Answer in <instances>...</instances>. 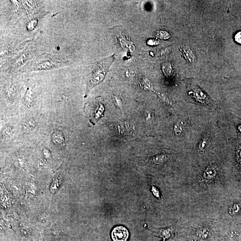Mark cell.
<instances>
[{
    "mask_svg": "<svg viewBox=\"0 0 241 241\" xmlns=\"http://www.w3.org/2000/svg\"><path fill=\"white\" fill-rule=\"evenodd\" d=\"M167 159V157L165 155L161 154L154 158L153 161L155 164H160L165 162Z\"/></svg>",
    "mask_w": 241,
    "mask_h": 241,
    "instance_id": "cell-15",
    "label": "cell"
},
{
    "mask_svg": "<svg viewBox=\"0 0 241 241\" xmlns=\"http://www.w3.org/2000/svg\"><path fill=\"white\" fill-rule=\"evenodd\" d=\"M23 126L26 130H30L35 127V123L31 119H27L25 122Z\"/></svg>",
    "mask_w": 241,
    "mask_h": 241,
    "instance_id": "cell-14",
    "label": "cell"
},
{
    "mask_svg": "<svg viewBox=\"0 0 241 241\" xmlns=\"http://www.w3.org/2000/svg\"><path fill=\"white\" fill-rule=\"evenodd\" d=\"M53 143L58 146H63L64 145L65 140L63 133L60 131L55 132L52 136Z\"/></svg>",
    "mask_w": 241,
    "mask_h": 241,
    "instance_id": "cell-7",
    "label": "cell"
},
{
    "mask_svg": "<svg viewBox=\"0 0 241 241\" xmlns=\"http://www.w3.org/2000/svg\"><path fill=\"white\" fill-rule=\"evenodd\" d=\"M184 124L182 123V121L176 123L174 126L175 133V135H177V136L181 135L184 131Z\"/></svg>",
    "mask_w": 241,
    "mask_h": 241,
    "instance_id": "cell-11",
    "label": "cell"
},
{
    "mask_svg": "<svg viewBox=\"0 0 241 241\" xmlns=\"http://www.w3.org/2000/svg\"><path fill=\"white\" fill-rule=\"evenodd\" d=\"M115 59L114 55L101 59L92 66L87 77L85 97L92 89L102 82Z\"/></svg>",
    "mask_w": 241,
    "mask_h": 241,
    "instance_id": "cell-2",
    "label": "cell"
},
{
    "mask_svg": "<svg viewBox=\"0 0 241 241\" xmlns=\"http://www.w3.org/2000/svg\"><path fill=\"white\" fill-rule=\"evenodd\" d=\"M34 95L31 89L28 88L24 97V103L27 107H30L34 102Z\"/></svg>",
    "mask_w": 241,
    "mask_h": 241,
    "instance_id": "cell-8",
    "label": "cell"
},
{
    "mask_svg": "<svg viewBox=\"0 0 241 241\" xmlns=\"http://www.w3.org/2000/svg\"><path fill=\"white\" fill-rule=\"evenodd\" d=\"M22 3L23 4L24 8L28 12H31L34 9L36 8L38 3L35 1H22Z\"/></svg>",
    "mask_w": 241,
    "mask_h": 241,
    "instance_id": "cell-9",
    "label": "cell"
},
{
    "mask_svg": "<svg viewBox=\"0 0 241 241\" xmlns=\"http://www.w3.org/2000/svg\"><path fill=\"white\" fill-rule=\"evenodd\" d=\"M241 210V206L239 204H235L229 209V212L231 215L238 214Z\"/></svg>",
    "mask_w": 241,
    "mask_h": 241,
    "instance_id": "cell-13",
    "label": "cell"
},
{
    "mask_svg": "<svg viewBox=\"0 0 241 241\" xmlns=\"http://www.w3.org/2000/svg\"><path fill=\"white\" fill-rule=\"evenodd\" d=\"M38 20L36 17H34L30 19L27 24V28L28 31H33L36 28L38 25Z\"/></svg>",
    "mask_w": 241,
    "mask_h": 241,
    "instance_id": "cell-10",
    "label": "cell"
},
{
    "mask_svg": "<svg viewBox=\"0 0 241 241\" xmlns=\"http://www.w3.org/2000/svg\"><path fill=\"white\" fill-rule=\"evenodd\" d=\"M70 61L57 55L43 54L34 60L29 62L20 69L21 73L33 71H46L58 69L68 66Z\"/></svg>",
    "mask_w": 241,
    "mask_h": 241,
    "instance_id": "cell-1",
    "label": "cell"
},
{
    "mask_svg": "<svg viewBox=\"0 0 241 241\" xmlns=\"http://www.w3.org/2000/svg\"><path fill=\"white\" fill-rule=\"evenodd\" d=\"M31 56L32 52L28 50H25L19 53L18 55L13 58V59L8 60L4 64V68L5 70L12 72L18 70L27 63L31 58Z\"/></svg>",
    "mask_w": 241,
    "mask_h": 241,
    "instance_id": "cell-3",
    "label": "cell"
},
{
    "mask_svg": "<svg viewBox=\"0 0 241 241\" xmlns=\"http://www.w3.org/2000/svg\"><path fill=\"white\" fill-rule=\"evenodd\" d=\"M89 119L91 123L94 124L102 117L104 112L105 108L102 100L97 98L91 102L89 105Z\"/></svg>",
    "mask_w": 241,
    "mask_h": 241,
    "instance_id": "cell-4",
    "label": "cell"
},
{
    "mask_svg": "<svg viewBox=\"0 0 241 241\" xmlns=\"http://www.w3.org/2000/svg\"><path fill=\"white\" fill-rule=\"evenodd\" d=\"M207 144H208V142H207V140L206 139H204L201 140L200 143L199 145V149L200 151H204L207 145Z\"/></svg>",
    "mask_w": 241,
    "mask_h": 241,
    "instance_id": "cell-16",
    "label": "cell"
},
{
    "mask_svg": "<svg viewBox=\"0 0 241 241\" xmlns=\"http://www.w3.org/2000/svg\"><path fill=\"white\" fill-rule=\"evenodd\" d=\"M217 174V170L215 167L213 166L208 167L204 172V179L206 181H210L216 177Z\"/></svg>",
    "mask_w": 241,
    "mask_h": 241,
    "instance_id": "cell-6",
    "label": "cell"
},
{
    "mask_svg": "<svg viewBox=\"0 0 241 241\" xmlns=\"http://www.w3.org/2000/svg\"><path fill=\"white\" fill-rule=\"evenodd\" d=\"M129 233L127 229L122 226L115 227L111 233V238L113 241H127Z\"/></svg>",
    "mask_w": 241,
    "mask_h": 241,
    "instance_id": "cell-5",
    "label": "cell"
},
{
    "mask_svg": "<svg viewBox=\"0 0 241 241\" xmlns=\"http://www.w3.org/2000/svg\"><path fill=\"white\" fill-rule=\"evenodd\" d=\"M209 231L207 229L204 228L200 231V236L201 238H206L209 235Z\"/></svg>",
    "mask_w": 241,
    "mask_h": 241,
    "instance_id": "cell-17",
    "label": "cell"
},
{
    "mask_svg": "<svg viewBox=\"0 0 241 241\" xmlns=\"http://www.w3.org/2000/svg\"><path fill=\"white\" fill-rule=\"evenodd\" d=\"M235 40L238 44H241V31L236 34L235 36Z\"/></svg>",
    "mask_w": 241,
    "mask_h": 241,
    "instance_id": "cell-18",
    "label": "cell"
},
{
    "mask_svg": "<svg viewBox=\"0 0 241 241\" xmlns=\"http://www.w3.org/2000/svg\"><path fill=\"white\" fill-rule=\"evenodd\" d=\"M5 93L8 97L9 99H13V97H15L16 94V87L13 85H10L6 89Z\"/></svg>",
    "mask_w": 241,
    "mask_h": 241,
    "instance_id": "cell-12",
    "label": "cell"
},
{
    "mask_svg": "<svg viewBox=\"0 0 241 241\" xmlns=\"http://www.w3.org/2000/svg\"><path fill=\"white\" fill-rule=\"evenodd\" d=\"M238 155H239V158L241 160V150L239 151V153H238Z\"/></svg>",
    "mask_w": 241,
    "mask_h": 241,
    "instance_id": "cell-19",
    "label": "cell"
}]
</instances>
